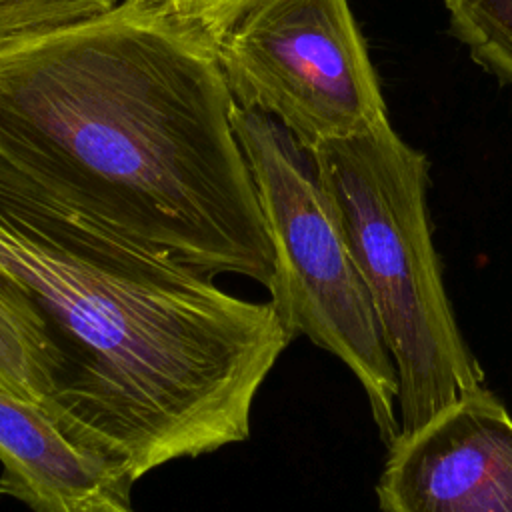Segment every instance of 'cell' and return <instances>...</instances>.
<instances>
[{
  "label": "cell",
  "mask_w": 512,
  "mask_h": 512,
  "mask_svg": "<svg viewBox=\"0 0 512 512\" xmlns=\"http://www.w3.org/2000/svg\"><path fill=\"white\" fill-rule=\"evenodd\" d=\"M0 286L58 356L50 414L138 482L250 436L254 396L294 338L274 306L70 206L0 156Z\"/></svg>",
  "instance_id": "cell-1"
},
{
  "label": "cell",
  "mask_w": 512,
  "mask_h": 512,
  "mask_svg": "<svg viewBox=\"0 0 512 512\" xmlns=\"http://www.w3.org/2000/svg\"><path fill=\"white\" fill-rule=\"evenodd\" d=\"M214 48L132 0L0 54V156L88 216L268 288L274 250Z\"/></svg>",
  "instance_id": "cell-2"
},
{
  "label": "cell",
  "mask_w": 512,
  "mask_h": 512,
  "mask_svg": "<svg viewBox=\"0 0 512 512\" xmlns=\"http://www.w3.org/2000/svg\"><path fill=\"white\" fill-rule=\"evenodd\" d=\"M308 152L396 368L400 432H410L484 386L432 244L428 160L388 118Z\"/></svg>",
  "instance_id": "cell-3"
},
{
  "label": "cell",
  "mask_w": 512,
  "mask_h": 512,
  "mask_svg": "<svg viewBox=\"0 0 512 512\" xmlns=\"http://www.w3.org/2000/svg\"><path fill=\"white\" fill-rule=\"evenodd\" d=\"M274 250L270 304L292 336H306L360 382L380 436L400 434L398 376L312 156L274 118L232 108Z\"/></svg>",
  "instance_id": "cell-4"
},
{
  "label": "cell",
  "mask_w": 512,
  "mask_h": 512,
  "mask_svg": "<svg viewBox=\"0 0 512 512\" xmlns=\"http://www.w3.org/2000/svg\"><path fill=\"white\" fill-rule=\"evenodd\" d=\"M214 54L234 106L274 118L306 150L388 118L348 0H256Z\"/></svg>",
  "instance_id": "cell-5"
},
{
  "label": "cell",
  "mask_w": 512,
  "mask_h": 512,
  "mask_svg": "<svg viewBox=\"0 0 512 512\" xmlns=\"http://www.w3.org/2000/svg\"><path fill=\"white\" fill-rule=\"evenodd\" d=\"M388 446L380 512H512V416L486 386Z\"/></svg>",
  "instance_id": "cell-6"
},
{
  "label": "cell",
  "mask_w": 512,
  "mask_h": 512,
  "mask_svg": "<svg viewBox=\"0 0 512 512\" xmlns=\"http://www.w3.org/2000/svg\"><path fill=\"white\" fill-rule=\"evenodd\" d=\"M0 464L10 498L30 512H138L136 480L86 448L50 412L0 388Z\"/></svg>",
  "instance_id": "cell-7"
},
{
  "label": "cell",
  "mask_w": 512,
  "mask_h": 512,
  "mask_svg": "<svg viewBox=\"0 0 512 512\" xmlns=\"http://www.w3.org/2000/svg\"><path fill=\"white\" fill-rule=\"evenodd\" d=\"M58 376V356L44 324L26 302L0 286V388L50 412Z\"/></svg>",
  "instance_id": "cell-8"
},
{
  "label": "cell",
  "mask_w": 512,
  "mask_h": 512,
  "mask_svg": "<svg viewBox=\"0 0 512 512\" xmlns=\"http://www.w3.org/2000/svg\"><path fill=\"white\" fill-rule=\"evenodd\" d=\"M444 6L472 60L512 88V0H444Z\"/></svg>",
  "instance_id": "cell-9"
},
{
  "label": "cell",
  "mask_w": 512,
  "mask_h": 512,
  "mask_svg": "<svg viewBox=\"0 0 512 512\" xmlns=\"http://www.w3.org/2000/svg\"><path fill=\"white\" fill-rule=\"evenodd\" d=\"M122 0H0V54L94 20Z\"/></svg>",
  "instance_id": "cell-10"
},
{
  "label": "cell",
  "mask_w": 512,
  "mask_h": 512,
  "mask_svg": "<svg viewBox=\"0 0 512 512\" xmlns=\"http://www.w3.org/2000/svg\"><path fill=\"white\" fill-rule=\"evenodd\" d=\"M216 48L228 28L256 0H132Z\"/></svg>",
  "instance_id": "cell-11"
},
{
  "label": "cell",
  "mask_w": 512,
  "mask_h": 512,
  "mask_svg": "<svg viewBox=\"0 0 512 512\" xmlns=\"http://www.w3.org/2000/svg\"><path fill=\"white\" fill-rule=\"evenodd\" d=\"M2 498H10V486H8V482L0 474V500Z\"/></svg>",
  "instance_id": "cell-12"
}]
</instances>
